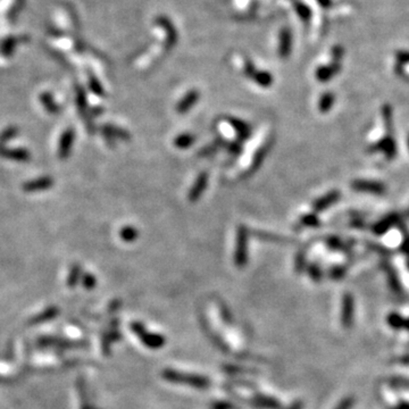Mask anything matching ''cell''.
I'll list each match as a JSON object with an SVG mask.
<instances>
[{"instance_id":"obj_1","label":"cell","mask_w":409,"mask_h":409,"mask_svg":"<svg viewBox=\"0 0 409 409\" xmlns=\"http://www.w3.org/2000/svg\"><path fill=\"white\" fill-rule=\"evenodd\" d=\"M162 376L164 380L167 381V382L183 384V386L200 389V390H204V389H208L211 386V381L206 378V376L197 374H188V373L171 370V368L164 370L162 372Z\"/></svg>"},{"instance_id":"obj_2","label":"cell","mask_w":409,"mask_h":409,"mask_svg":"<svg viewBox=\"0 0 409 409\" xmlns=\"http://www.w3.org/2000/svg\"><path fill=\"white\" fill-rule=\"evenodd\" d=\"M131 330L134 332L135 335H138V338L141 340V342L149 349H154V350H157V349L163 348L166 343L165 336H163L162 334L157 333H151L144 327L143 324L139 322H134L131 324Z\"/></svg>"},{"instance_id":"obj_3","label":"cell","mask_w":409,"mask_h":409,"mask_svg":"<svg viewBox=\"0 0 409 409\" xmlns=\"http://www.w3.org/2000/svg\"><path fill=\"white\" fill-rule=\"evenodd\" d=\"M367 150L368 152H372V154H374V152H382L389 160L395 159L397 155H398V147H397L394 133L392 132H386V134L379 141L371 144Z\"/></svg>"},{"instance_id":"obj_4","label":"cell","mask_w":409,"mask_h":409,"mask_svg":"<svg viewBox=\"0 0 409 409\" xmlns=\"http://www.w3.org/2000/svg\"><path fill=\"white\" fill-rule=\"evenodd\" d=\"M243 73L247 78H249L257 86L262 88H270L274 82V78L270 72L258 70L249 59H246L243 62Z\"/></svg>"},{"instance_id":"obj_5","label":"cell","mask_w":409,"mask_h":409,"mask_svg":"<svg viewBox=\"0 0 409 409\" xmlns=\"http://www.w3.org/2000/svg\"><path fill=\"white\" fill-rule=\"evenodd\" d=\"M248 262V230L246 226H239L236 233V246L234 252V264L236 267L242 268Z\"/></svg>"},{"instance_id":"obj_6","label":"cell","mask_w":409,"mask_h":409,"mask_svg":"<svg viewBox=\"0 0 409 409\" xmlns=\"http://www.w3.org/2000/svg\"><path fill=\"white\" fill-rule=\"evenodd\" d=\"M351 189L360 194H368L374 196H382L387 194V186L383 182L376 180H355L350 184Z\"/></svg>"},{"instance_id":"obj_7","label":"cell","mask_w":409,"mask_h":409,"mask_svg":"<svg viewBox=\"0 0 409 409\" xmlns=\"http://www.w3.org/2000/svg\"><path fill=\"white\" fill-rule=\"evenodd\" d=\"M355 298L350 292H346L341 304V323L344 328H350L354 324Z\"/></svg>"},{"instance_id":"obj_8","label":"cell","mask_w":409,"mask_h":409,"mask_svg":"<svg viewBox=\"0 0 409 409\" xmlns=\"http://www.w3.org/2000/svg\"><path fill=\"white\" fill-rule=\"evenodd\" d=\"M292 45H294V37H292V31L289 27L284 26L281 29L279 33V42H278V53L280 58L287 59L292 53Z\"/></svg>"},{"instance_id":"obj_9","label":"cell","mask_w":409,"mask_h":409,"mask_svg":"<svg viewBox=\"0 0 409 409\" xmlns=\"http://www.w3.org/2000/svg\"><path fill=\"white\" fill-rule=\"evenodd\" d=\"M341 67H342V65H341L340 62L331 61L330 64L320 65L316 68L315 78L320 83H326L328 81H331L335 75H338L340 73Z\"/></svg>"},{"instance_id":"obj_10","label":"cell","mask_w":409,"mask_h":409,"mask_svg":"<svg viewBox=\"0 0 409 409\" xmlns=\"http://www.w3.org/2000/svg\"><path fill=\"white\" fill-rule=\"evenodd\" d=\"M399 222L400 215L398 212H391V214H388L387 216H384L383 218L378 220L375 224H373L372 232L375 235H383L386 234L387 232L390 231L392 227L396 226Z\"/></svg>"},{"instance_id":"obj_11","label":"cell","mask_w":409,"mask_h":409,"mask_svg":"<svg viewBox=\"0 0 409 409\" xmlns=\"http://www.w3.org/2000/svg\"><path fill=\"white\" fill-rule=\"evenodd\" d=\"M75 140V131L72 127H68L63 132L59 140L58 146V156L61 159H66L70 157L72 148H73V143Z\"/></svg>"},{"instance_id":"obj_12","label":"cell","mask_w":409,"mask_h":409,"mask_svg":"<svg viewBox=\"0 0 409 409\" xmlns=\"http://www.w3.org/2000/svg\"><path fill=\"white\" fill-rule=\"evenodd\" d=\"M341 198V192L339 190H332L330 192H327L322 197H319L318 199H316L314 203H312V210L315 212H322L324 210H326L327 208H330L331 206H333L334 204H336Z\"/></svg>"},{"instance_id":"obj_13","label":"cell","mask_w":409,"mask_h":409,"mask_svg":"<svg viewBox=\"0 0 409 409\" xmlns=\"http://www.w3.org/2000/svg\"><path fill=\"white\" fill-rule=\"evenodd\" d=\"M249 404L256 409H282V405L274 397L257 394L249 400Z\"/></svg>"},{"instance_id":"obj_14","label":"cell","mask_w":409,"mask_h":409,"mask_svg":"<svg viewBox=\"0 0 409 409\" xmlns=\"http://www.w3.org/2000/svg\"><path fill=\"white\" fill-rule=\"evenodd\" d=\"M53 186L54 180L50 176H41V178L34 179L32 181L24 183L23 190L27 192V194H33V192H40L50 189Z\"/></svg>"},{"instance_id":"obj_15","label":"cell","mask_w":409,"mask_h":409,"mask_svg":"<svg viewBox=\"0 0 409 409\" xmlns=\"http://www.w3.org/2000/svg\"><path fill=\"white\" fill-rule=\"evenodd\" d=\"M200 98V92L197 89H192L184 95V97L180 100L176 105V111L179 114H187L196 103L198 102Z\"/></svg>"},{"instance_id":"obj_16","label":"cell","mask_w":409,"mask_h":409,"mask_svg":"<svg viewBox=\"0 0 409 409\" xmlns=\"http://www.w3.org/2000/svg\"><path fill=\"white\" fill-rule=\"evenodd\" d=\"M381 264H382L381 267H382V270L387 274L389 287H390L391 290L394 291L396 295H400L403 292V287H402V282H400V279H399L398 274H397L396 270L388 262H383Z\"/></svg>"},{"instance_id":"obj_17","label":"cell","mask_w":409,"mask_h":409,"mask_svg":"<svg viewBox=\"0 0 409 409\" xmlns=\"http://www.w3.org/2000/svg\"><path fill=\"white\" fill-rule=\"evenodd\" d=\"M207 183H208L207 172H202V173L198 175V178L196 179L194 186H192V188L189 191V196H188V198H189L191 203H196L200 197H202V195L204 194V191L207 187Z\"/></svg>"},{"instance_id":"obj_18","label":"cell","mask_w":409,"mask_h":409,"mask_svg":"<svg viewBox=\"0 0 409 409\" xmlns=\"http://www.w3.org/2000/svg\"><path fill=\"white\" fill-rule=\"evenodd\" d=\"M0 156L2 158L15 160V162H27L30 160V152L25 149H10L6 146L0 147Z\"/></svg>"},{"instance_id":"obj_19","label":"cell","mask_w":409,"mask_h":409,"mask_svg":"<svg viewBox=\"0 0 409 409\" xmlns=\"http://www.w3.org/2000/svg\"><path fill=\"white\" fill-rule=\"evenodd\" d=\"M228 123L231 124V126L235 130L236 134H238V136L241 140H247L250 136L251 127L249 124L234 117H228Z\"/></svg>"},{"instance_id":"obj_20","label":"cell","mask_w":409,"mask_h":409,"mask_svg":"<svg viewBox=\"0 0 409 409\" xmlns=\"http://www.w3.org/2000/svg\"><path fill=\"white\" fill-rule=\"evenodd\" d=\"M102 134L106 139H121V140H129L130 135L125 130L119 129L110 124H106L102 126Z\"/></svg>"},{"instance_id":"obj_21","label":"cell","mask_w":409,"mask_h":409,"mask_svg":"<svg viewBox=\"0 0 409 409\" xmlns=\"http://www.w3.org/2000/svg\"><path fill=\"white\" fill-rule=\"evenodd\" d=\"M381 115H382V122L386 132L394 133V109L392 106L386 103L381 108Z\"/></svg>"},{"instance_id":"obj_22","label":"cell","mask_w":409,"mask_h":409,"mask_svg":"<svg viewBox=\"0 0 409 409\" xmlns=\"http://www.w3.org/2000/svg\"><path fill=\"white\" fill-rule=\"evenodd\" d=\"M335 102V95L331 91H326L320 96L319 102H318V110L322 114H326L331 110V108L333 107Z\"/></svg>"},{"instance_id":"obj_23","label":"cell","mask_w":409,"mask_h":409,"mask_svg":"<svg viewBox=\"0 0 409 409\" xmlns=\"http://www.w3.org/2000/svg\"><path fill=\"white\" fill-rule=\"evenodd\" d=\"M326 247L331 250L335 251H347L350 249L351 244H349L348 241H343L339 236H328L326 239Z\"/></svg>"},{"instance_id":"obj_24","label":"cell","mask_w":409,"mask_h":409,"mask_svg":"<svg viewBox=\"0 0 409 409\" xmlns=\"http://www.w3.org/2000/svg\"><path fill=\"white\" fill-rule=\"evenodd\" d=\"M196 141V136L191 133H182L179 134L174 139V146L179 149H188Z\"/></svg>"},{"instance_id":"obj_25","label":"cell","mask_w":409,"mask_h":409,"mask_svg":"<svg viewBox=\"0 0 409 409\" xmlns=\"http://www.w3.org/2000/svg\"><path fill=\"white\" fill-rule=\"evenodd\" d=\"M18 134V129L16 126H8L0 133V147L6 146V144L13 140L16 135Z\"/></svg>"},{"instance_id":"obj_26","label":"cell","mask_w":409,"mask_h":409,"mask_svg":"<svg viewBox=\"0 0 409 409\" xmlns=\"http://www.w3.org/2000/svg\"><path fill=\"white\" fill-rule=\"evenodd\" d=\"M299 224L306 227L316 228L320 225V220L315 214H305L299 218Z\"/></svg>"},{"instance_id":"obj_27","label":"cell","mask_w":409,"mask_h":409,"mask_svg":"<svg viewBox=\"0 0 409 409\" xmlns=\"http://www.w3.org/2000/svg\"><path fill=\"white\" fill-rule=\"evenodd\" d=\"M270 148H271V142H267L265 146L259 148L258 151L256 152L254 160H252V167H251L252 171L257 170V168L260 166V164H262L264 158L266 157V154L268 152V150H270Z\"/></svg>"},{"instance_id":"obj_28","label":"cell","mask_w":409,"mask_h":409,"mask_svg":"<svg viewBox=\"0 0 409 409\" xmlns=\"http://www.w3.org/2000/svg\"><path fill=\"white\" fill-rule=\"evenodd\" d=\"M119 235H121V239L125 242H133L134 240L138 239L139 232L133 226H124L121 232H119Z\"/></svg>"},{"instance_id":"obj_29","label":"cell","mask_w":409,"mask_h":409,"mask_svg":"<svg viewBox=\"0 0 409 409\" xmlns=\"http://www.w3.org/2000/svg\"><path fill=\"white\" fill-rule=\"evenodd\" d=\"M307 272L309 278L316 283H318L323 278L322 270H320V267L318 265H316V264H309V265L307 266Z\"/></svg>"},{"instance_id":"obj_30","label":"cell","mask_w":409,"mask_h":409,"mask_svg":"<svg viewBox=\"0 0 409 409\" xmlns=\"http://www.w3.org/2000/svg\"><path fill=\"white\" fill-rule=\"evenodd\" d=\"M296 11H297V14L299 15V17H302L304 21H309L310 19V16H311L310 8H308L306 5H305V3L299 2L298 5H296Z\"/></svg>"},{"instance_id":"obj_31","label":"cell","mask_w":409,"mask_h":409,"mask_svg":"<svg viewBox=\"0 0 409 409\" xmlns=\"http://www.w3.org/2000/svg\"><path fill=\"white\" fill-rule=\"evenodd\" d=\"M346 274H347L346 267L340 266V265L331 267V270L328 271V275H330V278L332 280H341Z\"/></svg>"},{"instance_id":"obj_32","label":"cell","mask_w":409,"mask_h":409,"mask_svg":"<svg viewBox=\"0 0 409 409\" xmlns=\"http://www.w3.org/2000/svg\"><path fill=\"white\" fill-rule=\"evenodd\" d=\"M344 57V48L340 45H336L331 50V61L334 62H342Z\"/></svg>"},{"instance_id":"obj_33","label":"cell","mask_w":409,"mask_h":409,"mask_svg":"<svg viewBox=\"0 0 409 409\" xmlns=\"http://www.w3.org/2000/svg\"><path fill=\"white\" fill-rule=\"evenodd\" d=\"M42 103L43 106H45L46 109L49 111V113H58L59 111V107L56 105V103L53 102V99H51L49 96H43L42 97Z\"/></svg>"},{"instance_id":"obj_34","label":"cell","mask_w":409,"mask_h":409,"mask_svg":"<svg viewBox=\"0 0 409 409\" xmlns=\"http://www.w3.org/2000/svg\"><path fill=\"white\" fill-rule=\"evenodd\" d=\"M80 275H81V267H80L79 264H75V265H73L71 268L70 276H68V283H70L71 286H74V284L78 282Z\"/></svg>"},{"instance_id":"obj_35","label":"cell","mask_w":409,"mask_h":409,"mask_svg":"<svg viewBox=\"0 0 409 409\" xmlns=\"http://www.w3.org/2000/svg\"><path fill=\"white\" fill-rule=\"evenodd\" d=\"M296 265H295V267H296V271L298 272V273H300V272H303L305 268L307 267V264H306V255H305V252H298V254H297V257H296Z\"/></svg>"},{"instance_id":"obj_36","label":"cell","mask_w":409,"mask_h":409,"mask_svg":"<svg viewBox=\"0 0 409 409\" xmlns=\"http://www.w3.org/2000/svg\"><path fill=\"white\" fill-rule=\"evenodd\" d=\"M396 64L405 66L409 64V50H399L396 53Z\"/></svg>"},{"instance_id":"obj_37","label":"cell","mask_w":409,"mask_h":409,"mask_svg":"<svg viewBox=\"0 0 409 409\" xmlns=\"http://www.w3.org/2000/svg\"><path fill=\"white\" fill-rule=\"evenodd\" d=\"M356 403V400L354 397H346V398H343L341 402L338 404V406H336L334 409H351L354 407V405Z\"/></svg>"},{"instance_id":"obj_38","label":"cell","mask_w":409,"mask_h":409,"mask_svg":"<svg viewBox=\"0 0 409 409\" xmlns=\"http://www.w3.org/2000/svg\"><path fill=\"white\" fill-rule=\"evenodd\" d=\"M226 149L231 155L238 156L242 151V146L240 142H227Z\"/></svg>"},{"instance_id":"obj_39","label":"cell","mask_w":409,"mask_h":409,"mask_svg":"<svg viewBox=\"0 0 409 409\" xmlns=\"http://www.w3.org/2000/svg\"><path fill=\"white\" fill-rule=\"evenodd\" d=\"M390 384L395 388H409V379L406 378H392Z\"/></svg>"},{"instance_id":"obj_40","label":"cell","mask_w":409,"mask_h":409,"mask_svg":"<svg viewBox=\"0 0 409 409\" xmlns=\"http://www.w3.org/2000/svg\"><path fill=\"white\" fill-rule=\"evenodd\" d=\"M211 409H235L234 405L226 402V400H217V402L212 403Z\"/></svg>"},{"instance_id":"obj_41","label":"cell","mask_w":409,"mask_h":409,"mask_svg":"<svg viewBox=\"0 0 409 409\" xmlns=\"http://www.w3.org/2000/svg\"><path fill=\"white\" fill-rule=\"evenodd\" d=\"M83 282H84V286L88 287V288H94L95 284H96V279L94 278V275H90V274H86L83 278Z\"/></svg>"},{"instance_id":"obj_42","label":"cell","mask_w":409,"mask_h":409,"mask_svg":"<svg viewBox=\"0 0 409 409\" xmlns=\"http://www.w3.org/2000/svg\"><path fill=\"white\" fill-rule=\"evenodd\" d=\"M220 312H222V317L224 319V322L231 324L232 323V315L230 314V311H228L225 307H222V310H220Z\"/></svg>"},{"instance_id":"obj_43","label":"cell","mask_w":409,"mask_h":409,"mask_svg":"<svg viewBox=\"0 0 409 409\" xmlns=\"http://www.w3.org/2000/svg\"><path fill=\"white\" fill-rule=\"evenodd\" d=\"M316 1L324 9H328V8H331L332 5H333V0H316Z\"/></svg>"},{"instance_id":"obj_44","label":"cell","mask_w":409,"mask_h":409,"mask_svg":"<svg viewBox=\"0 0 409 409\" xmlns=\"http://www.w3.org/2000/svg\"><path fill=\"white\" fill-rule=\"evenodd\" d=\"M404 328V330L409 331V318H405L402 316V320H400V330Z\"/></svg>"},{"instance_id":"obj_45","label":"cell","mask_w":409,"mask_h":409,"mask_svg":"<svg viewBox=\"0 0 409 409\" xmlns=\"http://www.w3.org/2000/svg\"><path fill=\"white\" fill-rule=\"evenodd\" d=\"M303 408H304V403L302 402V400H297V402H295L294 404L290 405L289 408H287V409H303Z\"/></svg>"},{"instance_id":"obj_46","label":"cell","mask_w":409,"mask_h":409,"mask_svg":"<svg viewBox=\"0 0 409 409\" xmlns=\"http://www.w3.org/2000/svg\"><path fill=\"white\" fill-rule=\"evenodd\" d=\"M391 409H409V403L408 402H400L397 406Z\"/></svg>"},{"instance_id":"obj_47","label":"cell","mask_w":409,"mask_h":409,"mask_svg":"<svg viewBox=\"0 0 409 409\" xmlns=\"http://www.w3.org/2000/svg\"><path fill=\"white\" fill-rule=\"evenodd\" d=\"M406 217H408V218H409V208H408L407 211H406Z\"/></svg>"},{"instance_id":"obj_48","label":"cell","mask_w":409,"mask_h":409,"mask_svg":"<svg viewBox=\"0 0 409 409\" xmlns=\"http://www.w3.org/2000/svg\"><path fill=\"white\" fill-rule=\"evenodd\" d=\"M407 146H408V150H409V135H408V139H407Z\"/></svg>"}]
</instances>
